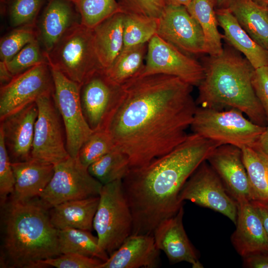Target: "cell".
<instances>
[{"label": "cell", "instance_id": "ffe728a7", "mask_svg": "<svg viewBox=\"0 0 268 268\" xmlns=\"http://www.w3.org/2000/svg\"><path fill=\"white\" fill-rule=\"evenodd\" d=\"M80 23V17L71 0H49L36 23L38 39L49 52L63 35Z\"/></svg>", "mask_w": 268, "mask_h": 268}, {"label": "cell", "instance_id": "7a4b0ae2", "mask_svg": "<svg viewBox=\"0 0 268 268\" xmlns=\"http://www.w3.org/2000/svg\"><path fill=\"white\" fill-rule=\"evenodd\" d=\"M219 145L193 133L168 153L130 169L122 184L133 218L132 234L153 235L160 222L178 212L185 182Z\"/></svg>", "mask_w": 268, "mask_h": 268}, {"label": "cell", "instance_id": "74e56055", "mask_svg": "<svg viewBox=\"0 0 268 268\" xmlns=\"http://www.w3.org/2000/svg\"><path fill=\"white\" fill-rule=\"evenodd\" d=\"M103 262L98 259L80 254L67 253L39 262V268L49 267L57 268H99Z\"/></svg>", "mask_w": 268, "mask_h": 268}, {"label": "cell", "instance_id": "603a6c76", "mask_svg": "<svg viewBox=\"0 0 268 268\" xmlns=\"http://www.w3.org/2000/svg\"><path fill=\"white\" fill-rule=\"evenodd\" d=\"M218 25L223 30L222 38L242 53L254 69L268 66V50L256 42L242 28L228 8H216Z\"/></svg>", "mask_w": 268, "mask_h": 268}, {"label": "cell", "instance_id": "f546056e", "mask_svg": "<svg viewBox=\"0 0 268 268\" xmlns=\"http://www.w3.org/2000/svg\"><path fill=\"white\" fill-rule=\"evenodd\" d=\"M241 150L252 201H268V156L255 147H245Z\"/></svg>", "mask_w": 268, "mask_h": 268}, {"label": "cell", "instance_id": "7402d4cb", "mask_svg": "<svg viewBox=\"0 0 268 268\" xmlns=\"http://www.w3.org/2000/svg\"><path fill=\"white\" fill-rule=\"evenodd\" d=\"M11 166L15 184L9 197L19 201L39 197L54 173V165L33 158L11 162Z\"/></svg>", "mask_w": 268, "mask_h": 268}, {"label": "cell", "instance_id": "3957f363", "mask_svg": "<svg viewBox=\"0 0 268 268\" xmlns=\"http://www.w3.org/2000/svg\"><path fill=\"white\" fill-rule=\"evenodd\" d=\"M0 206V267L39 268L41 261L61 255L50 208L39 197L23 201L9 197Z\"/></svg>", "mask_w": 268, "mask_h": 268}, {"label": "cell", "instance_id": "8fae6325", "mask_svg": "<svg viewBox=\"0 0 268 268\" xmlns=\"http://www.w3.org/2000/svg\"><path fill=\"white\" fill-rule=\"evenodd\" d=\"M179 200L182 203L189 201L219 212L236 224L237 202L206 160L201 164L185 182L179 193Z\"/></svg>", "mask_w": 268, "mask_h": 268}, {"label": "cell", "instance_id": "9c48e42d", "mask_svg": "<svg viewBox=\"0 0 268 268\" xmlns=\"http://www.w3.org/2000/svg\"><path fill=\"white\" fill-rule=\"evenodd\" d=\"M50 67L54 81L52 96L65 127L67 149L70 156L77 157L81 146L93 132L82 112L81 84Z\"/></svg>", "mask_w": 268, "mask_h": 268}, {"label": "cell", "instance_id": "7dc6e473", "mask_svg": "<svg viewBox=\"0 0 268 268\" xmlns=\"http://www.w3.org/2000/svg\"><path fill=\"white\" fill-rule=\"evenodd\" d=\"M233 0H216V8H228Z\"/></svg>", "mask_w": 268, "mask_h": 268}, {"label": "cell", "instance_id": "7bdbcfd3", "mask_svg": "<svg viewBox=\"0 0 268 268\" xmlns=\"http://www.w3.org/2000/svg\"><path fill=\"white\" fill-rule=\"evenodd\" d=\"M258 211L268 237V201H251Z\"/></svg>", "mask_w": 268, "mask_h": 268}, {"label": "cell", "instance_id": "4316f807", "mask_svg": "<svg viewBox=\"0 0 268 268\" xmlns=\"http://www.w3.org/2000/svg\"><path fill=\"white\" fill-rule=\"evenodd\" d=\"M186 8L202 29L205 54L212 56L220 55L223 48L221 42L222 35L218 29L216 0H192Z\"/></svg>", "mask_w": 268, "mask_h": 268}, {"label": "cell", "instance_id": "d6a6232c", "mask_svg": "<svg viewBox=\"0 0 268 268\" xmlns=\"http://www.w3.org/2000/svg\"><path fill=\"white\" fill-rule=\"evenodd\" d=\"M71 0L80 15V23L92 29L113 15L122 12L117 0Z\"/></svg>", "mask_w": 268, "mask_h": 268}, {"label": "cell", "instance_id": "52a82bcc", "mask_svg": "<svg viewBox=\"0 0 268 268\" xmlns=\"http://www.w3.org/2000/svg\"><path fill=\"white\" fill-rule=\"evenodd\" d=\"M93 222L100 247L110 256L132 233L133 218L122 180L103 185Z\"/></svg>", "mask_w": 268, "mask_h": 268}, {"label": "cell", "instance_id": "f1b7e54d", "mask_svg": "<svg viewBox=\"0 0 268 268\" xmlns=\"http://www.w3.org/2000/svg\"><path fill=\"white\" fill-rule=\"evenodd\" d=\"M58 242L62 254L72 253L98 259L103 262L109 255L99 244L98 238L91 231L73 228L58 230Z\"/></svg>", "mask_w": 268, "mask_h": 268}, {"label": "cell", "instance_id": "83f0119b", "mask_svg": "<svg viewBox=\"0 0 268 268\" xmlns=\"http://www.w3.org/2000/svg\"><path fill=\"white\" fill-rule=\"evenodd\" d=\"M148 43L123 48L110 67L104 69L108 78L122 85L139 76L144 67Z\"/></svg>", "mask_w": 268, "mask_h": 268}, {"label": "cell", "instance_id": "bcb514c9", "mask_svg": "<svg viewBox=\"0 0 268 268\" xmlns=\"http://www.w3.org/2000/svg\"><path fill=\"white\" fill-rule=\"evenodd\" d=\"M192 0H166L167 5L184 6L187 7Z\"/></svg>", "mask_w": 268, "mask_h": 268}, {"label": "cell", "instance_id": "5b68a950", "mask_svg": "<svg viewBox=\"0 0 268 268\" xmlns=\"http://www.w3.org/2000/svg\"><path fill=\"white\" fill-rule=\"evenodd\" d=\"M194 134L220 145L254 147L267 127L246 118L239 110L197 107L190 126Z\"/></svg>", "mask_w": 268, "mask_h": 268}, {"label": "cell", "instance_id": "836d02e7", "mask_svg": "<svg viewBox=\"0 0 268 268\" xmlns=\"http://www.w3.org/2000/svg\"><path fill=\"white\" fill-rule=\"evenodd\" d=\"M115 148L113 140L106 130L93 131L81 146L77 157L88 168Z\"/></svg>", "mask_w": 268, "mask_h": 268}, {"label": "cell", "instance_id": "30bf717a", "mask_svg": "<svg viewBox=\"0 0 268 268\" xmlns=\"http://www.w3.org/2000/svg\"><path fill=\"white\" fill-rule=\"evenodd\" d=\"M52 94L42 96L36 101L38 113L31 157L55 165L69 155L66 147L65 127Z\"/></svg>", "mask_w": 268, "mask_h": 268}, {"label": "cell", "instance_id": "e575fe53", "mask_svg": "<svg viewBox=\"0 0 268 268\" xmlns=\"http://www.w3.org/2000/svg\"><path fill=\"white\" fill-rule=\"evenodd\" d=\"M37 39L38 32L36 25L13 28L0 39V61L7 62L27 44Z\"/></svg>", "mask_w": 268, "mask_h": 268}, {"label": "cell", "instance_id": "e0dca14e", "mask_svg": "<svg viewBox=\"0 0 268 268\" xmlns=\"http://www.w3.org/2000/svg\"><path fill=\"white\" fill-rule=\"evenodd\" d=\"M38 113L37 104L34 102L0 121V131L11 162L31 158Z\"/></svg>", "mask_w": 268, "mask_h": 268}, {"label": "cell", "instance_id": "cb8c5ba5", "mask_svg": "<svg viewBox=\"0 0 268 268\" xmlns=\"http://www.w3.org/2000/svg\"><path fill=\"white\" fill-rule=\"evenodd\" d=\"M99 196L69 201L51 207V221L58 230L73 228L91 231Z\"/></svg>", "mask_w": 268, "mask_h": 268}, {"label": "cell", "instance_id": "f35d334b", "mask_svg": "<svg viewBox=\"0 0 268 268\" xmlns=\"http://www.w3.org/2000/svg\"><path fill=\"white\" fill-rule=\"evenodd\" d=\"M15 179L7 150L5 145L3 136L0 131V202L5 203L13 193Z\"/></svg>", "mask_w": 268, "mask_h": 268}, {"label": "cell", "instance_id": "f6af8a7d", "mask_svg": "<svg viewBox=\"0 0 268 268\" xmlns=\"http://www.w3.org/2000/svg\"><path fill=\"white\" fill-rule=\"evenodd\" d=\"M13 77V76L8 69L6 63L0 62V86L6 84Z\"/></svg>", "mask_w": 268, "mask_h": 268}, {"label": "cell", "instance_id": "4dcf8cb0", "mask_svg": "<svg viewBox=\"0 0 268 268\" xmlns=\"http://www.w3.org/2000/svg\"><path fill=\"white\" fill-rule=\"evenodd\" d=\"M131 168L128 157L116 147L91 164L90 174L103 185L122 180Z\"/></svg>", "mask_w": 268, "mask_h": 268}, {"label": "cell", "instance_id": "d6986e66", "mask_svg": "<svg viewBox=\"0 0 268 268\" xmlns=\"http://www.w3.org/2000/svg\"><path fill=\"white\" fill-rule=\"evenodd\" d=\"M236 202V228L231 237L235 249L242 257L268 251V237L256 208L247 199Z\"/></svg>", "mask_w": 268, "mask_h": 268}, {"label": "cell", "instance_id": "277c9868", "mask_svg": "<svg viewBox=\"0 0 268 268\" xmlns=\"http://www.w3.org/2000/svg\"><path fill=\"white\" fill-rule=\"evenodd\" d=\"M202 65L204 74L198 86L197 101L200 107L235 108L253 123L268 126L252 84L255 69L245 57L225 48L220 55L206 57Z\"/></svg>", "mask_w": 268, "mask_h": 268}, {"label": "cell", "instance_id": "b9f144b4", "mask_svg": "<svg viewBox=\"0 0 268 268\" xmlns=\"http://www.w3.org/2000/svg\"><path fill=\"white\" fill-rule=\"evenodd\" d=\"M242 258L245 268H268V251L250 254Z\"/></svg>", "mask_w": 268, "mask_h": 268}, {"label": "cell", "instance_id": "ac0fdd59", "mask_svg": "<svg viewBox=\"0 0 268 268\" xmlns=\"http://www.w3.org/2000/svg\"><path fill=\"white\" fill-rule=\"evenodd\" d=\"M182 206L174 215L163 220L153 233L157 248L162 251L173 264L182 262L190 264L193 268H202L196 250L185 230Z\"/></svg>", "mask_w": 268, "mask_h": 268}, {"label": "cell", "instance_id": "484cf974", "mask_svg": "<svg viewBox=\"0 0 268 268\" xmlns=\"http://www.w3.org/2000/svg\"><path fill=\"white\" fill-rule=\"evenodd\" d=\"M228 9L242 28L268 50V9L253 0H233Z\"/></svg>", "mask_w": 268, "mask_h": 268}, {"label": "cell", "instance_id": "ba28073f", "mask_svg": "<svg viewBox=\"0 0 268 268\" xmlns=\"http://www.w3.org/2000/svg\"><path fill=\"white\" fill-rule=\"evenodd\" d=\"M102 186L77 157L69 156L54 165L53 176L39 198L50 208L67 201L99 196Z\"/></svg>", "mask_w": 268, "mask_h": 268}, {"label": "cell", "instance_id": "681fc988", "mask_svg": "<svg viewBox=\"0 0 268 268\" xmlns=\"http://www.w3.org/2000/svg\"><path fill=\"white\" fill-rule=\"evenodd\" d=\"M10 0H2V1L9 2Z\"/></svg>", "mask_w": 268, "mask_h": 268}, {"label": "cell", "instance_id": "f907efd6", "mask_svg": "<svg viewBox=\"0 0 268 268\" xmlns=\"http://www.w3.org/2000/svg\"></svg>", "mask_w": 268, "mask_h": 268}, {"label": "cell", "instance_id": "8992f818", "mask_svg": "<svg viewBox=\"0 0 268 268\" xmlns=\"http://www.w3.org/2000/svg\"><path fill=\"white\" fill-rule=\"evenodd\" d=\"M46 54L51 67L80 84L103 68L95 50L93 30L81 23L68 30Z\"/></svg>", "mask_w": 268, "mask_h": 268}, {"label": "cell", "instance_id": "44dd1931", "mask_svg": "<svg viewBox=\"0 0 268 268\" xmlns=\"http://www.w3.org/2000/svg\"><path fill=\"white\" fill-rule=\"evenodd\" d=\"M160 263L153 235L131 234L99 268H157Z\"/></svg>", "mask_w": 268, "mask_h": 268}, {"label": "cell", "instance_id": "d590c367", "mask_svg": "<svg viewBox=\"0 0 268 268\" xmlns=\"http://www.w3.org/2000/svg\"><path fill=\"white\" fill-rule=\"evenodd\" d=\"M46 63H48L46 54L37 39L24 46L6 65L14 76L36 65Z\"/></svg>", "mask_w": 268, "mask_h": 268}, {"label": "cell", "instance_id": "ee69618b", "mask_svg": "<svg viewBox=\"0 0 268 268\" xmlns=\"http://www.w3.org/2000/svg\"><path fill=\"white\" fill-rule=\"evenodd\" d=\"M258 149L268 156V126L262 134L256 145L254 147Z\"/></svg>", "mask_w": 268, "mask_h": 268}, {"label": "cell", "instance_id": "9a60e30c", "mask_svg": "<svg viewBox=\"0 0 268 268\" xmlns=\"http://www.w3.org/2000/svg\"><path fill=\"white\" fill-rule=\"evenodd\" d=\"M157 34L188 55L205 54L202 29L184 6L166 5L159 18Z\"/></svg>", "mask_w": 268, "mask_h": 268}, {"label": "cell", "instance_id": "7c38bea8", "mask_svg": "<svg viewBox=\"0 0 268 268\" xmlns=\"http://www.w3.org/2000/svg\"><path fill=\"white\" fill-rule=\"evenodd\" d=\"M54 81L49 63L36 65L17 74L0 86V120L36 102L41 96L53 94Z\"/></svg>", "mask_w": 268, "mask_h": 268}, {"label": "cell", "instance_id": "c3c4849f", "mask_svg": "<svg viewBox=\"0 0 268 268\" xmlns=\"http://www.w3.org/2000/svg\"><path fill=\"white\" fill-rule=\"evenodd\" d=\"M258 3L268 7V0H253Z\"/></svg>", "mask_w": 268, "mask_h": 268}, {"label": "cell", "instance_id": "60d3db41", "mask_svg": "<svg viewBox=\"0 0 268 268\" xmlns=\"http://www.w3.org/2000/svg\"><path fill=\"white\" fill-rule=\"evenodd\" d=\"M252 84L265 112L268 125V66L255 69Z\"/></svg>", "mask_w": 268, "mask_h": 268}, {"label": "cell", "instance_id": "8d00e7d4", "mask_svg": "<svg viewBox=\"0 0 268 268\" xmlns=\"http://www.w3.org/2000/svg\"><path fill=\"white\" fill-rule=\"evenodd\" d=\"M45 0H10L9 22L13 28L26 25H36L38 16Z\"/></svg>", "mask_w": 268, "mask_h": 268}, {"label": "cell", "instance_id": "2e32d148", "mask_svg": "<svg viewBox=\"0 0 268 268\" xmlns=\"http://www.w3.org/2000/svg\"><path fill=\"white\" fill-rule=\"evenodd\" d=\"M206 161L236 201L241 199L252 201L251 185L241 149L230 144L220 145L212 151Z\"/></svg>", "mask_w": 268, "mask_h": 268}, {"label": "cell", "instance_id": "5bb4252c", "mask_svg": "<svg viewBox=\"0 0 268 268\" xmlns=\"http://www.w3.org/2000/svg\"><path fill=\"white\" fill-rule=\"evenodd\" d=\"M121 86L108 78L103 68L95 71L81 84L82 112L93 131L106 129L119 100Z\"/></svg>", "mask_w": 268, "mask_h": 268}, {"label": "cell", "instance_id": "d4e9b609", "mask_svg": "<svg viewBox=\"0 0 268 268\" xmlns=\"http://www.w3.org/2000/svg\"><path fill=\"white\" fill-rule=\"evenodd\" d=\"M124 17L123 12L117 13L93 29L96 52L103 69L110 67L123 49Z\"/></svg>", "mask_w": 268, "mask_h": 268}, {"label": "cell", "instance_id": "1f68e13d", "mask_svg": "<svg viewBox=\"0 0 268 268\" xmlns=\"http://www.w3.org/2000/svg\"><path fill=\"white\" fill-rule=\"evenodd\" d=\"M124 13L123 48L147 43L157 34L159 18Z\"/></svg>", "mask_w": 268, "mask_h": 268}, {"label": "cell", "instance_id": "4fadbf2b", "mask_svg": "<svg viewBox=\"0 0 268 268\" xmlns=\"http://www.w3.org/2000/svg\"><path fill=\"white\" fill-rule=\"evenodd\" d=\"M154 74L174 76L193 86H198L204 74L202 64L157 34L148 42L145 66L139 76Z\"/></svg>", "mask_w": 268, "mask_h": 268}, {"label": "cell", "instance_id": "6da1fadb", "mask_svg": "<svg viewBox=\"0 0 268 268\" xmlns=\"http://www.w3.org/2000/svg\"><path fill=\"white\" fill-rule=\"evenodd\" d=\"M193 86L172 75L134 77L121 86L106 130L131 168L144 166L187 138L197 107Z\"/></svg>", "mask_w": 268, "mask_h": 268}, {"label": "cell", "instance_id": "ab89813d", "mask_svg": "<svg viewBox=\"0 0 268 268\" xmlns=\"http://www.w3.org/2000/svg\"><path fill=\"white\" fill-rule=\"evenodd\" d=\"M122 12L159 18L166 6V0H118Z\"/></svg>", "mask_w": 268, "mask_h": 268}]
</instances>
